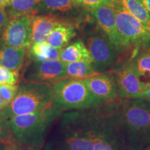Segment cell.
<instances>
[{
    "label": "cell",
    "mask_w": 150,
    "mask_h": 150,
    "mask_svg": "<svg viewBox=\"0 0 150 150\" xmlns=\"http://www.w3.org/2000/svg\"><path fill=\"white\" fill-rule=\"evenodd\" d=\"M45 150H125L105 104L63 112Z\"/></svg>",
    "instance_id": "cell-1"
},
{
    "label": "cell",
    "mask_w": 150,
    "mask_h": 150,
    "mask_svg": "<svg viewBox=\"0 0 150 150\" xmlns=\"http://www.w3.org/2000/svg\"><path fill=\"white\" fill-rule=\"evenodd\" d=\"M125 150L150 145V103L143 99H118L105 104Z\"/></svg>",
    "instance_id": "cell-2"
},
{
    "label": "cell",
    "mask_w": 150,
    "mask_h": 150,
    "mask_svg": "<svg viewBox=\"0 0 150 150\" xmlns=\"http://www.w3.org/2000/svg\"><path fill=\"white\" fill-rule=\"evenodd\" d=\"M62 112L52 107L9 118L13 136L22 145L40 149L44 145L50 127L59 119Z\"/></svg>",
    "instance_id": "cell-3"
},
{
    "label": "cell",
    "mask_w": 150,
    "mask_h": 150,
    "mask_svg": "<svg viewBox=\"0 0 150 150\" xmlns=\"http://www.w3.org/2000/svg\"><path fill=\"white\" fill-rule=\"evenodd\" d=\"M53 107L61 112L97 108L103 104L83 80L65 78L51 85Z\"/></svg>",
    "instance_id": "cell-4"
},
{
    "label": "cell",
    "mask_w": 150,
    "mask_h": 150,
    "mask_svg": "<svg viewBox=\"0 0 150 150\" xmlns=\"http://www.w3.org/2000/svg\"><path fill=\"white\" fill-rule=\"evenodd\" d=\"M53 107L51 85L23 81L13 100L1 111L8 119Z\"/></svg>",
    "instance_id": "cell-5"
},
{
    "label": "cell",
    "mask_w": 150,
    "mask_h": 150,
    "mask_svg": "<svg viewBox=\"0 0 150 150\" xmlns=\"http://www.w3.org/2000/svg\"><path fill=\"white\" fill-rule=\"evenodd\" d=\"M115 13V24L125 50L132 49L131 59L136 56L141 48L149 47L150 33L141 23L122 6L112 0Z\"/></svg>",
    "instance_id": "cell-6"
},
{
    "label": "cell",
    "mask_w": 150,
    "mask_h": 150,
    "mask_svg": "<svg viewBox=\"0 0 150 150\" xmlns=\"http://www.w3.org/2000/svg\"><path fill=\"white\" fill-rule=\"evenodd\" d=\"M86 42L92 57V65L97 72L104 73L117 65L120 53L104 33L90 35Z\"/></svg>",
    "instance_id": "cell-7"
},
{
    "label": "cell",
    "mask_w": 150,
    "mask_h": 150,
    "mask_svg": "<svg viewBox=\"0 0 150 150\" xmlns=\"http://www.w3.org/2000/svg\"><path fill=\"white\" fill-rule=\"evenodd\" d=\"M117 86L118 95L121 99H142L146 89L138 78L133 59L116 65L112 71Z\"/></svg>",
    "instance_id": "cell-8"
},
{
    "label": "cell",
    "mask_w": 150,
    "mask_h": 150,
    "mask_svg": "<svg viewBox=\"0 0 150 150\" xmlns=\"http://www.w3.org/2000/svg\"><path fill=\"white\" fill-rule=\"evenodd\" d=\"M65 78H67L65 63L60 60L33 61L27 67L23 74L24 81L50 85Z\"/></svg>",
    "instance_id": "cell-9"
},
{
    "label": "cell",
    "mask_w": 150,
    "mask_h": 150,
    "mask_svg": "<svg viewBox=\"0 0 150 150\" xmlns=\"http://www.w3.org/2000/svg\"><path fill=\"white\" fill-rule=\"evenodd\" d=\"M34 16H26L11 18L3 31L2 42L15 48L30 47Z\"/></svg>",
    "instance_id": "cell-10"
},
{
    "label": "cell",
    "mask_w": 150,
    "mask_h": 150,
    "mask_svg": "<svg viewBox=\"0 0 150 150\" xmlns=\"http://www.w3.org/2000/svg\"><path fill=\"white\" fill-rule=\"evenodd\" d=\"M97 25L120 54L124 48L115 24V13L111 5H102L91 11Z\"/></svg>",
    "instance_id": "cell-11"
},
{
    "label": "cell",
    "mask_w": 150,
    "mask_h": 150,
    "mask_svg": "<svg viewBox=\"0 0 150 150\" xmlns=\"http://www.w3.org/2000/svg\"><path fill=\"white\" fill-rule=\"evenodd\" d=\"M83 80L92 94L103 104H108L120 99L112 73H101Z\"/></svg>",
    "instance_id": "cell-12"
},
{
    "label": "cell",
    "mask_w": 150,
    "mask_h": 150,
    "mask_svg": "<svg viewBox=\"0 0 150 150\" xmlns=\"http://www.w3.org/2000/svg\"><path fill=\"white\" fill-rule=\"evenodd\" d=\"M63 22H65L54 16H35L33 19L31 46L46 42L52 31Z\"/></svg>",
    "instance_id": "cell-13"
},
{
    "label": "cell",
    "mask_w": 150,
    "mask_h": 150,
    "mask_svg": "<svg viewBox=\"0 0 150 150\" xmlns=\"http://www.w3.org/2000/svg\"><path fill=\"white\" fill-rule=\"evenodd\" d=\"M26 55V49L15 48L0 44V65L8 70L18 72L23 65Z\"/></svg>",
    "instance_id": "cell-14"
},
{
    "label": "cell",
    "mask_w": 150,
    "mask_h": 150,
    "mask_svg": "<svg viewBox=\"0 0 150 150\" xmlns=\"http://www.w3.org/2000/svg\"><path fill=\"white\" fill-rule=\"evenodd\" d=\"M60 61L65 63L87 61L92 63V57L87 47L81 40H77L61 50Z\"/></svg>",
    "instance_id": "cell-15"
},
{
    "label": "cell",
    "mask_w": 150,
    "mask_h": 150,
    "mask_svg": "<svg viewBox=\"0 0 150 150\" xmlns=\"http://www.w3.org/2000/svg\"><path fill=\"white\" fill-rule=\"evenodd\" d=\"M76 33L72 24L63 22L52 31L47 42L53 47L61 50L76 35Z\"/></svg>",
    "instance_id": "cell-16"
},
{
    "label": "cell",
    "mask_w": 150,
    "mask_h": 150,
    "mask_svg": "<svg viewBox=\"0 0 150 150\" xmlns=\"http://www.w3.org/2000/svg\"><path fill=\"white\" fill-rule=\"evenodd\" d=\"M39 0H11L6 12L9 18L35 16L39 10Z\"/></svg>",
    "instance_id": "cell-17"
},
{
    "label": "cell",
    "mask_w": 150,
    "mask_h": 150,
    "mask_svg": "<svg viewBox=\"0 0 150 150\" xmlns=\"http://www.w3.org/2000/svg\"><path fill=\"white\" fill-rule=\"evenodd\" d=\"M122 6L150 33V13L138 0H113Z\"/></svg>",
    "instance_id": "cell-18"
},
{
    "label": "cell",
    "mask_w": 150,
    "mask_h": 150,
    "mask_svg": "<svg viewBox=\"0 0 150 150\" xmlns=\"http://www.w3.org/2000/svg\"><path fill=\"white\" fill-rule=\"evenodd\" d=\"M29 52L33 61H35L60 60L61 50L53 47L47 41L30 46Z\"/></svg>",
    "instance_id": "cell-19"
},
{
    "label": "cell",
    "mask_w": 150,
    "mask_h": 150,
    "mask_svg": "<svg viewBox=\"0 0 150 150\" xmlns=\"http://www.w3.org/2000/svg\"><path fill=\"white\" fill-rule=\"evenodd\" d=\"M67 76L69 78L85 79L99 74L93 68L92 63L87 61H79L65 63Z\"/></svg>",
    "instance_id": "cell-20"
},
{
    "label": "cell",
    "mask_w": 150,
    "mask_h": 150,
    "mask_svg": "<svg viewBox=\"0 0 150 150\" xmlns=\"http://www.w3.org/2000/svg\"><path fill=\"white\" fill-rule=\"evenodd\" d=\"M132 59L138 78L146 88H148L150 87V54L140 52Z\"/></svg>",
    "instance_id": "cell-21"
},
{
    "label": "cell",
    "mask_w": 150,
    "mask_h": 150,
    "mask_svg": "<svg viewBox=\"0 0 150 150\" xmlns=\"http://www.w3.org/2000/svg\"><path fill=\"white\" fill-rule=\"evenodd\" d=\"M75 6L72 0H42L39 4L38 13H64L72 11Z\"/></svg>",
    "instance_id": "cell-22"
},
{
    "label": "cell",
    "mask_w": 150,
    "mask_h": 150,
    "mask_svg": "<svg viewBox=\"0 0 150 150\" xmlns=\"http://www.w3.org/2000/svg\"><path fill=\"white\" fill-rule=\"evenodd\" d=\"M18 74L0 65V85H16L18 83Z\"/></svg>",
    "instance_id": "cell-23"
},
{
    "label": "cell",
    "mask_w": 150,
    "mask_h": 150,
    "mask_svg": "<svg viewBox=\"0 0 150 150\" xmlns=\"http://www.w3.org/2000/svg\"><path fill=\"white\" fill-rule=\"evenodd\" d=\"M18 86L0 85V95L7 104H11L18 93Z\"/></svg>",
    "instance_id": "cell-24"
},
{
    "label": "cell",
    "mask_w": 150,
    "mask_h": 150,
    "mask_svg": "<svg viewBox=\"0 0 150 150\" xmlns=\"http://www.w3.org/2000/svg\"><path fill=\"white\" fill-rule=\"evenodd\" d=\"M76 5L80 6L89 11L102 5H111L112 0H72Z\"/></svg>",
    "instance_id": "cell-25"
},
{
    "label": "cell",
    "mask_w": 150,
    "mask_h": 150,
    "mask_svg": "<svg viewBox=\"0 0 150 150\" xmlns=\"http://www.w3.org/2000/svg\"><path fill=\"white\" fill-rule=\"evenodd\" d=\"M12 136L8 119L0 111V141H5Z\"/></svg>",
    "instance_id": "cell-26"
},
{
    "label": "cell",
    "mask_w": 150,
    "mask_h": 150,
    "mask_svg": "<svg viewBox=\"0 0 150 150\" xmlns=\"http://www.w3.org/2000/svg\"><path fill=\"white\" fill-rule=\"evenodd\" d=\"M5 150H24V146L20 144L12 134L5 140Z\"/></svg>",
    "instance_id": "cell-27"
},
{
    "label": "cell",
    "mask_w": 150,
    "mask_h": 150,
    "mask_svg": "<svg viewBox=\"0 0 150 150\" xmlns=\"http://www.w3.org/2000/svg\"><path fill=\"white\" fill-rule=\"evenodd\" d=\"M9 20H10V18L6 12L5 9L0 8V33L4 30Z\"/></svg>",
    "instance_id": "cell-28"
},
{
    "label": "cell",
    "mask_w": 150,
    "mask_h": 150,
    "mask_svg": "<svg viewBox=\"0 0 150 150\" xmlns=\"http://www.w3.org/2000/svg\"><path fill=\"white\" fill-rule=\"evenodd\" d=\"M142 99H145V100L147 101V102L150 103V87L146 89L145 92H144Z\"/></svg>",
    "instance_id": "cell-29"
},
{
    "label": "cell",
    "mask_w": 150,
    "mask_h": 150,
    "mask_svg": "<svg viewBox=\"0 0 150 150\" xmlns=\"http://www.w3.org/2000/svg\"><path fill=\"white\" fill-rule=\"evenodd\" d=\"M11 0H0V8L5 9L8 6Z\"/></svg>",
    "instance_id": "cell-30"
},
{
    "label": "cell",
    "mask_w": 150,
    "mask_h": 150,
    "mask_svg": "<svg viewBox=\"0 0 150 150\" xmlns=\"http://www.w3.org/2000/svg\"><path fill=\"white\" fill-rule=\"evenodd\" d=\"M150 13V0H138Z\"/></svg>",
    "instance_id": "cell-31"
},
{
    "label": "cell",
    "mask_w": 150,
    "mask_h": 150,
    "mask_svg": "<svg viewBox=\"0 0 150 150\" xmlns=\"http://www.w3.org/2000/svg\"><path fill=\"white\" fill-rule=\"evenodd\" d=\"M8 106V104H7V103L4 100L2 97H1V95H0V111H1V110H3Z\"/></svg>",
    "instance_id": "cell-32"
},
{
    "label": "cell",
    "mask_w": 150,
    "mask_h": 150,
    "mask_svg": "<svg viewBox=\"0 0 150 150\" xmlns=\"http://www.w3.org/2000/svg\"><path fill=\"white\" fill-rule=\"evenodd\" d=\"M0 150H5V141H0Z\"/></svg>",
    "instance_id": "cell-33"
},
{
    "label": "cell",
    "mask_w": 150,
    "mask_h": 150,
    "mask_svg": "<svg viewBox=\"0 0 150 150\" xmlns=\"http://www.w3.org/2000/svg\"><path fill=\"white\" fill-rule=\"evenodd\" d=\"M24 150H40V149H35V148L30 147H25V146H24Z\"/></svg>",
    "instance_id": "cell-34"
},
{
    "label": "cell",
    "mask_w": 150,
    "mask_h": 150,
    "mask_svg": "<svg viewBox=\"0 0 150 150\" xmlns=\"http://www.w3.org/2000/svg\"><path fill=\"white\" fill-rule=\"evenodd\" d=\"M145 150H150V145L148 146V147L146 148V149Z\"/></svg>",
    "instance_id": "cell-35"
},
{
    "label": "cell",
    "mask_w": 150,
    "mask_h": 150,
    "mask_svg": "<svg viewBox=\"0 0 150 150\" xmlns=\"http://www.w3.org/2000/svg\"><path fill=\"white\" fill-rule=\"evenodd\" d=\"M42 1V0H39V1H40H40Z\"/></svg>",
    "instance_id": "cell-36"
},
{
    "label": "cell",
    "mask_w": 150,
    "mask_h": 150,
    "mask_svg": "<svg viewBox=\"0 0 150 150\" xmlns=\"http://www.w3.org/2000/svg\"><path fill=\"white\" fill-rule=\"evenodd\" d=\"M149 54H150V49H149Z\"/></svg>",
    "instance_id": "cell-37"
}]
</instances>
